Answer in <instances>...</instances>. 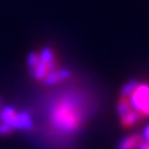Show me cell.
Returning a JSON list of instances; mask_svg holds the SVG:
<instances>
[{"label": "cell", "mask_w": 149, "mask_h": 149, "mask_svg": "<svg viewBox=\"0 0 149 149\" xmlns=\"http://www.w3.org/2000/svg\"><path fill=\"white\" fill-rule=\"evenodd\" d=\"M84 115L77 103L70 98L58 101L51 109L50 123L55 131L62 135H76L80 132Z\"/></svg>", "instance_id": "obj_1"}, {"label": "cell", "mask_w": 149, "mask_h": 149, "mask_svg": "<svg viewBox=\"0 0 149 149\" xmlns=\"http://www.w3.org/2000/svg\"><path fill=\"white\" fill-rule=\"evenodd\" d=\"M34 128V120L31 118V114L28 110L17 111V119H16L15 131L29 132Z\"/></svg>", "instance_id": "obj_2"}, {"label": "cell", "mask_w": 149, "mask_h": 149, "mask_svg": "<svg viewBox=\"0 0 149 149\" xmlns=\"http://www.w3.org/2000/svg\"><path fill=\"white\" fill-rule=\"evenodd\" d=\"M70 76H71L70 68H59L58 67L45 77L43 82L47 85H55V84H59L60 81H64V80L70 79Z\"/></svg>", "instance_id": "obj_3"}, {"label": "cell", "mask_w": 149, "mask_h": 149, "mask_svg": "<svg viewBox=\"0 0 149 149\" xmlns=\"http://www.w3.org/2000/svg\"><path fill=\"white\" fill-rule=\"evenodd\" d=\"M50 72H51V70H50L46 64H43L41 60H39L38 64L34 65L33 68H29V76H30L31 79L37 80V81H43L45 77Z\"/></svg>", "instance_id": "obj_4"}, {"label": "cell", "mask_w": 149, "mask_h": 149, "mask_svg": "<svg viewBox=\"0 0 149 149\" xmlns=\"http://www.w3.org/2000/svg\"><path fill=\"white\" fill-rule=\"evenodd\" d=\"M141 141H143L141 135L139 134L130 135V136H126L123 140L119 141L116 149H137V147L140 145Z\"/></svg>", "instance_id": "obj_5"}, {"label": "cell", "mask_w": 149, "mask_h": 149, "mask_svg": "<svg viewBox=\"0 0 149 149\" xmlns=\"http://www.w3.org/2000/svg\"><path fill=\"white\" fill-rule=\"evenodd\" d=\"M38 55H39V60H41L43 64H46L51 71H54L55 68H58L56 60H55V54L50 47H43Z\"/></svg>", "instance_id": "obj_6"}, {"label": "cell", "mask_w": 149, "mask_h": 149, "mask_svg": "<svg viewBox=\"0 0 149 149\" xmlns=\"http://www.w3.org/2000/svg\"><path fill=\"white\" fill-rule=\"evenodd\" d=\"M143 119V116L139 113H136L135 110H131L128 114H126L124 116L120 118V122L124 127H132L134 124H136L137 122H140Z\"/></svg>", "instance_id": "obj_7"}, {"label": "cell", "mask_w": 149, "mask_h": 149, "mask_svg": "<svg viewBox=\"0 0 149 149\" xmlns=\"http://www.w3.org/2000/svg\"><path fill=\"white\" fill-rule=\"evenodd\" d=\"M131 110H132V107L128 102V98L122 97L120 100L118 101V103H116V113H118L119 118H122V116H124L126 114H128Z\"/></svg>", "instance_id": "obj_8"}, {"label": "cell", "mask_w": 149, "mask_h": 149, "mask_svg": "<svg viewBox=\"0 0 149 149\" xmlns=\"http://www.w3.org/2000/svg\"><path fill=\"white\" fill-rule=\"evenodd\" d=\"M137 84H139V81H137V80H130V81H127L126 84L122 86L120 95H122V97H130V95L132 94V92L136 89Z\"/></svg>", "instance_id": "obj_9"}, {"label": "cell", "mask_w": 149, "mask_h": 149, "mask_svg": "<svg viewBox=\"0 0 149 149\" xmlns=\"http://www.w3.org/2000/svg\"><path fill=\"white\" fill-rule=\"evenodd\" d=\"M38 62H39V55H38V52H34V51L29 52L28 59H26L28 70H29V68H33L34 65H37V64H38Z\"/></svg>", "instance_id": "obj_10"}, {"label": "cell", "mask_w": 149, "mask_h": 149, "mask_svg": "<svg viewBox=\"0 0 149 149\" xmlns=\"http://www.w3.org/2000/svg\"><path fill=\"white\" fill-rule=\"evenodd\" d=\"M13 132V130L10 127H8L7 124L4 123H0V136H8Z\"/></svg>", "instance_id": "obj_11"}, {"label": "cell", "mask_w": 149, "mask_h": 149, "mask_svg": "<svg viewBox=\"0 0 149 149\" xmlns=\"http://www.w3.org/2000/svg\"><path fill=\"white\" fill-rule=\"evenodd\" d=\"M140 115H141V116H148L149 115V97H148V100L145 101V103H144V106H143L141 111H140Z\"/></svg>", "instance_id": "obj_12"}, {"label": "cell", "mask_w": 149, "mask_h": 149, "mask_svg": "<svg viewBox=\"0 0 149 149\" xmlns=\"http://www.w3.org/2000/svg\"><path fill=\"white\" fill-rule=\"evenodd\" d=\"M143 140L144 141H147V143H149V124L147 127H145V130H144V132H143Z\"/></svg>", "instance_id": "obj_13"}, {"label": "cell", "mask_w": 149, "mask_h": 149, "mask_svg": "<svg viewBox=\"0 0 149 149\" xmlns=\"http://www.w3.org/2000/svg\"><path fill=\"white\" fill-rule=\"evenodd\" d=\"M137 149H149V145H148V143L143 140V141L140 143V145H139V147H137Z\"/></svg>", "instance_id": "obj_14"}, {"label": "cell", "mask_w": 149, "mask_h": 149, "mask_svg": "<svg viewBox=\"0 0 149 149\" xmlns=\"http://www.w3.org/2000/svg\"><path fill=\"white\" fill-rule=\"evenodd\" d=\"M148 145H149V143H148Z\"/></svg>", "instance_id": "obj_15"}]
</instances>
